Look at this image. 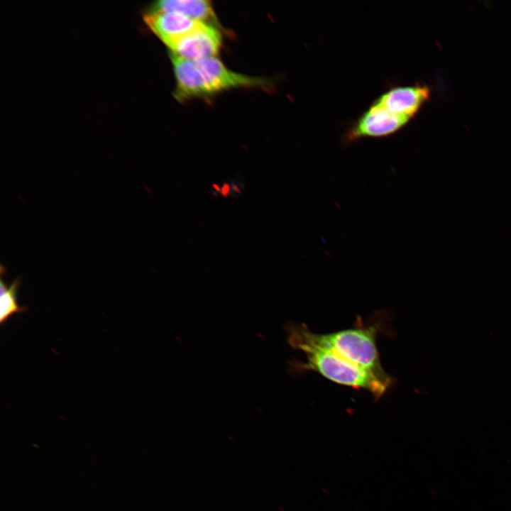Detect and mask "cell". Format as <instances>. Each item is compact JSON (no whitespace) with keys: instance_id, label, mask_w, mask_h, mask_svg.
Masks as SVG:
<instances>
[{"instance_id":"cell-3","label":"cell","mask_w":511,"mask_h":511,"mask_svg":"<svg viewBox=\"0 0 511 511\" xmlns=\"http://www.w3.org/2000/svg\"><path fill=\"white\" fill-rule=\"evenodd\" d=\"M194 98H209L236 88L272 87V82L264 77L248 76L227 68L216 57L194 60L190 75Z\"/></svg>"},{"instance_id":"cell-4","label":"cell","mask_w":511,"mask_h":511,"mask_svg":"<svg viewBox=\"0 0 511 511\" xmlns=\"http://www.w3.org/2000/svg\"><path fill=\"white\" fill-rule=\"evenodd\" d=\"M222 45L220 28L212 24L201 23L196 28L176 40L167 48L177 57L197 60L216 57Z\"/></svg>"},{"instance_id":"cell-1","label":"cell","mask_w":511,"mask_h":511,"mask_svg":"<svg viewBox=\"0 0 511 511\" xmlns=\"http://www.w3.org/2000/svg\"><path fill=\"white\" fill-rule=\"evenodd\" d=\"M290 341L305 353L307 362L302 364L304 370L315 371L337 384L366 390L375 400L380 398L393 384V380H384L336 355L319 343L304 324L290 329Z\"/></svg>"},{"instance_id":"cell-7","label":"cell","mask_w":511,"mask_h":511,"mask_svg":"<svg viewBox=\"0 0 511 511\" xmlns=\"http://www.w3.org/2000/svg\"><path fill=\"white\" fill-rule=\"evenodd\" d=\"M144 21L148 28L167 47L203 23L170 11H148Z\"/></svg>"},{"instance_id":"cell-8","label":"cell","mask_w":511,"mask_h":511,"mask_svg":"<svg viewBox=\"0 0 511 511\" xmlns=\"http://www.w3.org/2000/svg\"><path fill=\"white\" fill-rule=\"evenodd\" d=\"M148 11H170L197 21L220 26L211 1L207 0H163L153 4Z\"/></svg>"},{"instance_id":"cell-9","label":"cell","mask_w":511,"mask_h":511,"mask_svg":"<svg viewBox=\"0 0 511 511\" xmlns=\"http://www.w3.org/2000/svg\"><path fill=\"white\" fill-rule=\"evenodd\" d=\"M20 278L15 279L9 287L4 281L3 275H1L0 281V323L3 324L9 317L15 313H24L28 309L17 304L16 295Z\"/></svg>"},{"instance_id":"cell-2","label":"cell","mask_w":511,"mask_h":511,"mask_svg":"<svg viewBox=\"0 0 511 511\" xmlns=\"http://www.w3.org/2000/svg\"><path fill=\"white\" fill-rule=\"evenodd\" d=\"M380 325L357 323L353 328L328 334H316L314 338L321 344L331 350L341 358L356 366L366 368L380 378L392 380V378L382 367L376 345Z\"/></svg>"},{"instance_id":"cell-6","label":"cell","mask_w":511,"mask_h":511,"mask_svg":"<svg viewBox=\"0 0 511 511\" xmlns=\"http://www.w3.org/2000/svg\"><path fill=\"white\" fill-rule=\"evenodd\" d=\"M426 85L395 87L383 93L375 103L388 111L412 119L430 97Z\"/></svg>"},{"instance_id":"cell-5","label":"cell","mask_w":511,"mask_h":511,"mask_svg":"<svg viewBox=\"0 0 511 511\" xmlns=\"http://www.w3.org/2000/svg\"><path fill=\"white\" fill-rule=\"evenodd\" d=\"M410 121V119L394 114L374 102L348 129L346 142H354L363 138H380L390 136Z\"/></svg>"}]
</instances>
